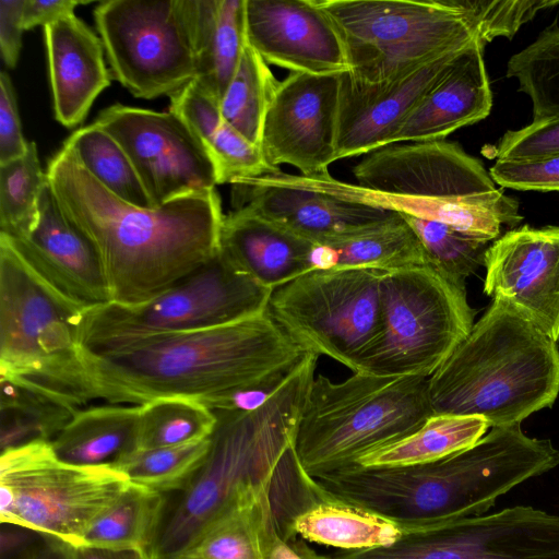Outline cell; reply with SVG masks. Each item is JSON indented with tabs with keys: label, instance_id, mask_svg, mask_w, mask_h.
<instances>
[{
	"label": "cell",
	"instance_id": "obj_1",
	"mask_svg": "<svg viewBox=\"0 0 559 559\" xmlns=\"http://www.w3.org/2000/svg\"><path fill=\"white\" fill-rule=\"evenodd\" d=\"M46 174L64 215L95 247L114 304L156 298L219 250L224 214L216 189L139 207L103 187L66 146Z\"/></svg>",
	"mask_w": 559,
	"mask_h": 559
},
{
	"label": "cell",
	"instance_id": "obj_2",
	"mask_svg": "<svg viewBox=\"0 0 559 559\" xmlns=\"http://www.w3.org/2000/svg\"><path fill=\"white\" fill-rule=\"evenodd\" d=\"M318 357L308 353L259 408L213 412L216 425L206 456L174 502L167 503L162 526L148 551L152 559H168L209 522L249 497L273 496L292 523L324 500L294 448Z\"/></svg>",
	"mask_w": 559,
	"mask_h": 559
},
{
	"label": "cell",
	"instance_id": "obj_3",
	"mask_svg": "<svg viewBox=\"0 0 559 559\" xmlns=\"http://www.w3.org/2000/svg\"><path fill=\"white\" fill-rule=\"evenodd\" d=\"M91 401L203 403L289 376L307 356L267 310L227 325L79 347Z\"/></svg>",
	"mask_w": 559,
	"mask_h": 559
},
{
	"label": "cell",
	"instance_id": "obj_4",
	"mask_svg": "<svg viewBox=\"0 0 559 559\" xmlns=\"http://www.w3.org/2000/svg\"><path fill=\"white\" fill-rule=\"evenodd\" d=\"M559 465L549 439L521 424L491 427L473 447L414 465H353L314 477L325 498L365 509L401 530L483 515L515 486Z\"/></svg>",
	"mask_w": 559,
	"mask_h": 559
},
{
	"label": "cell",
	"instance_id": "obj_5",
	"mask_svg": "<svg viewBox=\"0 0 559 559\" xmlns=\"http://www.w3.org/2000/svg\"><path fill=\"white\" fill-rule=\"evenodd\" d=\"M353 173L359 185L330 176L319 186L342 199L442 223L488 241L523 219L519 202L454 142L391 144L369 153Z\"/></svg>",
	"mask_w": 559,
	"mask_h": 559
},
{
	"label": "cell",
	"instance_id": "obj_6",
	"mask_svg": "<svg viewBox=\"0 0 559 559\" xmlns=\"http://www.w3.org/2000/svg\"><path fill=\"white\" fill-rule=\"evenodd\" d=\"M558 394L557 343L501 300L428 378L433 415L483 417L490 428L521 424Z\"/></svg>",
	"mask_w": 559,
	"mask_h": 559
},
{
	"label": "cell",
	"instance_id": "obj_7",
	"mask_svg": "<svg viewBox=\"0 0 559 559\" xmlns=\"http://www.w3.org/2000/svg\"><path fill=\"white\" fill-rule=\"evenodd\" d=\"M432 415L426 377L354 372L333 382L319 374L304 404L294 448L305 472L314 478L401 441Z\"/></svg>",
	"mask_w": 559,
	"mask_h": 559
},
{
	"label": "cell",
	"instance_id": "obj_8",
	"mask_svg": "<svg viewBox=\"0 0 559 559\" xmlns=\"http://www.w3.org/2000/svg\"><path fill=\"white\" fill-rule=\"evenodd\" d=\"M84 309L36 274L0 236V378L75 408L91 402L78 342Z\"/></svg>",
	"mask_w": 559,
	"mask_h": 559
},
{
	"label": "cell",
	"instance_id": "obj_9",
	"mask_svg": "<svg viewBox=\"0 0 559 559\" xmlns=\"http://www.w3.org/2000/svg\"><path fill=\"white\" fill-rule=\"evenodd\" d=\"M380 328L359 373L429 378L468 335L466 288L430 265L382 272Z\"/></svg>",
	"mask_w": 559,
	"mask_h": 559
},
{
	"label": "cell",
	"instance_id": "obj_10",
	"mask_svg": "<svg viewBox=\"0 0 559 559\" xmlns=\"http://www.w3.org/2000/svg\"><path fill=\"white\" fill-rule=\"evenodd\" d=\"M344 46L348 74L365 83L399 79L478 38L444 0H317Z\"/></svg>",
	"mask_w": 559,
	"mask_h": 559
},
{
	"label": "cell",
	"instance_id": "obj_11",
	"mask_svg": "<svg viewBox=\"0 0 559 559\" xmlns=\"http://www.w3.org/2000/svg\"><path fill=\"white\" fill-rule=\"evenodd\" d=\"M129 484L111 465L60 460L47 441L11 448L0 455V521L80 546Z\"/></svg>",
	"mask_w": 559,
	"mask_h": 559
},
{
	"label": "cell",
	"instance_id": "obj_12",
	"mask_svg": "<svg viewBox=\"0 0 559 559\" xmlns=\"http://www.w3.org/2000/svg\"><path fill=\"white\" fill-rule=\"evenodd\" d=\"M272 293L240 272L218 250L199 269L143 305L108 302L84 309L78 323L79 347L231 324L264 313Z\"/></svg>",
	"mask_w": 559,
	"mask_h": 559
},
{
	"label": "cell",
	"instance_id": "obj_13",
	"mask_svg": "<svg viewBox=\"0 0 559 559\" xmlns=\"http://www.w3.org/2000/svg\"><path fill=\"white\" fill-rule=\"evenodd\" d=\"M382 272L310 271L273 290L267 312L308 353L358 372L380 328Z\"/></svg>",
	"mask_w": 559,
	"mask_h": 559
},
{
	"label": "cell",
	"instance_id": "obj_14",
	"mask_svg": "<svg viewBox=\"0 0 559 559\" xmlns=\"http://www.w3.org/2000/svg\"><path fill=\"white\" fill-rule=\"evenodd\" d=\"M94 19L112 75L133 96H171L195 79L193 0H106Z\"/></svg>",
	"mask_w": 559,
	"mask_h": 559
},
{
	"label": "cell",
	"instance_id": "obj_15",
	"mask_svg": "<svg viewBox=\"0 0 559 559\" xmlns=\"http://www.w3.org/2000/svg\"><path fill=\"white\" fill-rule=\"evenodd\" d=\"M402 532L390 546L317 559H559V515L530 506Z\"/></svg>",
	"mask_w": 559,
	"mask_h": 559
},
{
	"label": "cell",
	"instance_id": "obj_16",
	"mask_svg": "<svg viewBox=\"0 0 559 559\" xmlns=\"http://www.w3.org/2000/svg\"><path fill=\"white\" fill-rule=\"evenodd\" d=\"M95 122L127 152L155 207L219 185L213 158L178 115L116 104Z\"/></svg>",
	"mask_w": 559,
	"mask_h": 559
},
{
	"label": "cell",
	"instance_id": "obj_17",
	"mask_svg": "<svg viewBox=\"0 0 559 559\" xmlns=\"http://www.w3.org/2000/svg\"><path fill=\"white\" fill-rule=\"evenodd\" d=\"M340 74L292 72L266 111L260 150L273 168L289 164L305 177L330 175L336 160Z\"/></svg>",
	"mask_w": 559,
	"mask_h": 559
},
{
	"label": "cell",
	"instance_id": "obj_18",
	"mask_svg": "<svg viewBox=\"0 0 559 559\" xmlns=\"http://www.w3.org/2000/svg\"><path fill=\"white\" fill-rule=\"evenodd\" d=\"M231 186L235 209H249L313 245L357 234L397 213L335 197L308 177L282 171L242 178Z\"/></svg>",
	"mask_w": 559,
	"mask_h": 559
},
{
	"label": "cell",
	"instance_id": "obj_19",
	"mask_svg": "<svg viewBox=\"0 0 559 559\" xmlns=\"http://www.w3.org/2000/svg\"><path fill=\"white\" fill-rule=\"evenodd\" d=\"M484 293L559 341V226L523 225L498 237L485 255Z\"/></svg>",
	"mask_w": 559,
	"mask_h": 559
},
{
	"label": "cell",
	"instance_id": "obj_20",
	"mask_svg": "<svg viewBox=\"0 0 559 559\" xmlns=\"http://www.w3.org/2000/svg\"><path fill=\"white\" fill-rule=\"evenodd\" d=\"M248 44L267 64L292 72H348L343 41L317 0H246Z\"/></svg>",
	"mask_w": 559,
	"mask_h": 559
},
{
	"label": "cell",
	"instance_id": "obj_21",
	"mask_svg": "<svg viewBox=\"0 0 559 559\" xmlns=\"http://www.w3.org/2000/svg\"><path fill=\"white\" fill-rule=\"evenodd\" d=\"M463 49L382 83H365L355 80L348 72L341 73L336 160L369 154L390 145L411 111Z\"/></svg>",
	"mask_w": 559,
	"mask_h": 559
},
{
	"label": "cell",
	"instance_id": "obj_22",
	"mask_svg": "<svg viewBox=\"0 0 559 559\" xmlns=\"http://www.w3.org/2000/svg\"><path fill=\"white\" fill-rule=\"evenodd\" d=\"M0 236L36 274L70 299L86 308L111 302L95 247L64 215L49 182L41 192L38 218L29 235L21 239Z\"/></svg>",
	"mask_w": 559,
	"mask_h": 559
},
{
	"label": "cell",
	"instance_id": "obj_23",
	"mask_svg": "<svg viewBox=\"0 0 559 559\" xmlns=\"http://www.w3.org/2000/svg\"><path fill=\"white\" fill-rule=\"evenodd\" d=\"M484 47L485 44L476 38L453 59L407 116L391 144L444 140L490 114L492 93Z\"/></svg>",
	"mask_w": 559,
	"mask_h": 559
},
{
	"label": "cell",
	"instance_id": "obj_24",
	"mask_svg": "<svg viewBox=\"0 0 559 559\" xmlns=\"http://www.w3.org/2000/svg\"><path fill=\"white\" fill-rule=\"evenodd\" d=\"M44 32L55 118L73 128L110 84L104 45L75 14L45 26Z\"/></svg>",
	"mask_w": 559,
	"mask_h": 559
},
{
	"label": "cell",
	"instance_id": "obj_25",
	"mask_svg": "<svg viewBox=\"0 0 559 559\" xmlns=\"http://www.w3.org/2000/svg\"><path fill=\"white\" fill-rule=\"evenodd\" d=\"M313 246L246 207L224 215L221 226V252L272 290L312 271Z\"/></svg>",
	"mask_w": 559,
	"mask_h": 559
},
{
	"label": "cell",
	"instance_id": "obj_26",
	"mask_svg": "<svg viewBox=\"0 0 559 559\" xmlns=\"http://www.w3.org/2000/svg\"><path fill=\"white\" fill-rule=\"evenodd\" d=\"M289 524L273 496H252L209 522L168 559H269L275 542L288 538Z\"/></svg>",
	"mask_w": 559,
	"mask_h": 559
},
{
	"label": "cell",
	"instance_id": "obj_27",
	"mask_svg": "<svg viewBox=\"0 0 559 559\" xmlns=\"http://www.w3.org/2000/svg\"><path fill=\"white\" fill-rule=\"evenodd\" d=\"M169 98V111L188 124L213 158L219 185L281 171L222 117L218 102L194 80Z\"/></svg>",
	"mask_w": 559,
	"mask_h": 559
},
{
	"label": "cell",
	"instance_id": "obj_28",
	"mask_svg": "<svg viewBox=\"0 0 559 559\" xmlns=\"http://www.w3.org/2000/svg\"><path fill=\"white\" fill-rule=\"evenodd\" d=\"M194 81L219 104L247 44L246 0H193Z\"/></svg>",
	"mask_w": 559,
	"mask_h": 559
},
{
	"label": "cell",
	"instance_id": "obj_29",
	"mask_svg": "<svg viewBox=\"0 0 559 559\" xmlns=\"http://www.w3.org/2000/svg\"><path fill=\"white\" fill-rule=\"evenodd\" d=\"M139 421L140 405L109 403L79 408L50 444L67 463L112 465L138 449Z\"/></svg>",
	"mask_w": 559,
	"mask_h": 559
},
{
	"label": "cell",
	"instance_id": "obj_30",
	"mask_svg": "<svg viewBox=\"0 0 559 559\" xmlns=\"http://www.w3.org/2000/svg\"><path fill=\"white\" fill-rule=\"evenodd\" d=\"M312 271L368 269L380 272L429 265L420 239L400 213L368 229L314 245Z\"/></svg>",
	"mask_w": 559,
	"mask_h": 559
},
{
	"label": "cell",
	"instance_id": "obj_31",
	"mask_svg": "<svg viewBox=\"0 0 559 559\" xmlns=\"http://www.w3.org/2000/svg\"><path fill=\"white\" fill-rule=\"evenodd\" d=\"M293 531L306 542L346 551L390 546L403 534L390 520L330 498L300 513Z\"/></svg>",
	"mask_w": 559,
	"mask_h": 559
},
{
	"label": "cell",
	"instance_id": "obj_32",
	"mask_svg": "<svg viewBox=\"0 0 559 559\" xmlns=\"http://www.w3.org/2000/svg\"><path fill=\"white\" fill-rule=\"evenodd\" d=\"M483 417L438 414L408 437L362 456L356 465L402 466L435 462L476 444L488 430Z\"/></svg>",
	"mask_w": 559,
	"mask_h": 559
},
{
	"label": "cell",
	"instance_id": "obj_33",
	"mask_svg": "<svg viewBox=\"0 0 559 559\" xmlns=\"http://www.w3.org/2000/svg\"><path fill=\"white\" fill-rule=\"evenodd\" d=\"M167 498L129 484L119 499L87 530L81 545L151 550L162 526Z\"/></svg>",
	"mask_w": 559,
	"mask_h": 559
},
{
	"label": "cell",
	"instance_id": "obj_34",
	"mask_svg": "<svg viewBox=\"0 0 559 559\" xmlns=\"http://www.w3.org/2000/svg\"><path fill=\"white\" fill-rule=\"evenodd\" d=\"M79 408L28 385L0 378L1 451L50 442Z\"/></svg>",
	"mask_w": 559,
	"mask_h": 559
},
{
	"label": "cell",
	"instance_id": "obj_35",
	"mask_svg": "<svg viewBox=\"0 0 559 559\" xmlns=\"http://www.w3.org/2000/svg\"><path fill=\"white\" fill-rule=\"evenodd\" d=\"M63 146L112 194L139 207H155L127 152L95 121L75 130Z\"/></svg>",
	"mask_w": 559,
	"mask_h": 559
},
{
	"label": "cell",
	"instance_id": "obj_36",
	"mask_svg": "<svg viewBox=\"0 0 559 559\" xmlns=\"http://www.w3.org/2000/svg\"><path fill=\"white\" fill-rule=\"evenodd\" d=\"M278 84L269 64L247 41L219 110L233 128L259 147L265 115Z\"/></svg>",
	"mask_w": 559,
	"mask_h": 559
},
{
	"label": "cell",
	"instance_id": "obj_37",
	"mask_svg": "<svg viewBox=\"0 0 559 559\" xmlns=\"http://www.w3.org/2000/svg\"><path fill=\"white\" fill-rule=\"evenodd\" d=\"M507 76L532 104L533 120L559 118V26L546 27L507 63Z\"/></svg>",
	"mask_w": 559,
	"mask_h": 559
},
{
	"label": "cell",
	"instance_id": "obj_38",
	"mask_svg": "<svg viewBox=\"0 0 559 559\" xmlns=\"http://www.w3.org/2000/svg\"><path fill=\"white\" fill-rule=\"evenodd\" d=\"M211 437V436H210ZM210 437L183 444L136 449L111 466L127 479L160 493L179 492L204 461Z\"/></svg>",
	"mask_w": 559,
	"mask_h": 559
},
{
	"label": "cell",
	"instance_id": "obj_39",
	"mask_svg": "<svg viewBox=\"0 0 559 559\" xmlns=\"http://www.w3.org/2000/svg\"><path fill=\"white\" fill-rule=\"evenodd\" d=\"M47 183L35 142H29L23 156L0 164V235L11 239L29 235Z\"/></svg>",
	"mask_w": 559,
	"mask_h": 559
},
{
	"label": "cell",
	"instance_id": "obj_40",
	"mask_svg": "<svg viewBox=\"0 0 559 559\" xmlns=\"http://www.w3.org/2000/svg\"><path fill=\"white\" fill-rule=\"evenodd\" d=\"M214 413L198 401L160 397L140 405L138 449L183 444L209 438Z\"/></svg>",
	"mask_w": 559,
	"mask_h": 559
},
{
	"label": "cell",
	"instance_id": "obj_41",
	"mask_svg": "<svg viewBox=\"0 0 559 559\" xmlns=\"http://www.w3.org/2000/svg\"><path fill=\"white\" fill-rule=\"evenodd\" d=\"M401 214V213H400ZM417 234L429 265L461 287L480 266L490 241L435 221L401 214Z\"/></svg>",
	"mask_w": 559,
	"mask_h": 559
},
{
	"label": "cell",
	"instance_id": "obj_42",
	"mask_svg": "<svg viewBox=\"0 0 559 559\" xmlns=\"http://www.w3.org/2000/svg\"><path fill=\"white\" fill-rule=\"evenodd\" d=\"M460 11L483 44L512 38L520 27L558 0H444Z\"/></svg>",
	"mask_w": 559,
	"mask_h": 559
},
{
	"label": "cell",
	"instance_id": "obj_43",
	"mask_svg": "<svg viewBox=\"0 0 559 559\" xmlns=\"http://www.w3.org/2000/svg\"><path fill=\"white\" fill-rule=\"evenodd\" d=\"M489 174L502 188L559 191V151L525 158L497 159Z\"/></svg>",
	"mask_w": 559,
	"mask_h": 559
},
{
	"label": "cell",
	"instance_id": "obj_44",
	"mask_svg": "<svg viewBox=\"0 0 559 559\" xmlns=\"http://www.w3.org/2000/svg\"><path fill=\"white\" fill-rule=\"evenodd\" d=\"M559 151V118L532 121L508 130L496 146L497 159H514Z\"/></svg>",
	"mask_w": 559,
	"mask_h": 559
},
{
	"label": "cell",
	"instance_id": "obj_45",
	"mask_svg": "<svg viewBox=\"0 0 559 559\" xmlns=\"http://www.w3.org/2000/svg\"><path fill=\"white\" fill-rule=\"evenodd\" d=\"M29 142L23 135L16 96L9 74L0 73V164L23 156Z\"/></svg>",
	"mask_w": 559,
	"mask_h": 559
},
{
	"label": "cell",
	"instance_id": "obj_46",
	"mask_svg": "<svg viewBox=\"0 0 559 559\" xmlns=\"http://www.w3.org/2000/svg\"><path fill=\"white\" fill-rule=\"evenodd\" d=\"M25 0H0V50L9 68L17 63L23 26V8Z\"/></svg>",
	"mask_w": 559,
	"mask_h": 559
},
{
	"label": "cell",
	"instance_id": "obj_47",
	"mask_svg": "<svg viewBox=\"0 0 559 559\" xmlns=\"http://www.w3.org/2000/svg\"><path fill=\"white\" fill-rule=\"evenodd\" d=\"M85 3L75 0H25L23 8L24 29L47 26L64 16L74 14L75 7Z\"/></svg>",
	"mask_w": 559,
	"mask_h": 559
},
{
	"label": "cell",
	"instance_id": "obj_48",
	"mask_svg": "<svg viewBox=\"0 0 559 559\" xmlns=\"http://www.w3.org/2000/svg\"><path fill=\"white\" fill-rule=\"evenodd\" d=\"M13 559H76L74 546L60 539L41 535Z\"/></svg>",
	"mask_w": 559,
	"mask_h": 559
},
{
	"label": "cell",
	"instance_id": "obj_49",
	"mask_svg": "<svg viewBox=\"0 0 559 559\" xmlns=\"http://www.w3.org/2000/svg\"><path fill=\"white\" fill-rule=\"evenodd\" d=\"M76 559H152L146 550L124 547L75 546Z\"/></svg>",
	"mask_w": 559,
	"mask_h": 559
},
{
	"label": "cell",
	"instance_id": "obj_50",
	"mask_svg": "<svg viewBox=\"0 0 559 559\" xmlns=\"http://www.w3.org/2000/svg\"><path fill=\"white\" fill-rule=\"evenodd\" d=\"M269 559H305L290 542L277 539L272 546Z\"/></svg>",
	"mask_w": 559,
	"mask_h": 559
}]
</instances>
